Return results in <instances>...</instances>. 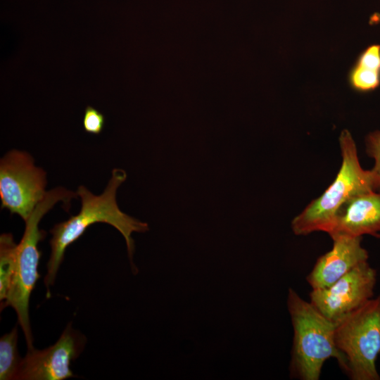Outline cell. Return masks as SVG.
I'll return each mask as SVG.
<instances>
[{"label": "cell", "mask_w": 380, "mask_h": 380, "mask_svg": "<svg viewBox=\"0 0 380 380\" xmlns=\"http://www.w3.org/2000/svg\"><path fill=\"white\" fill-rule=\"evenodd\" d=\"M126 178L127 174L124 170L113 169L106 189L100 195H95L85 186H80L76 191L77 196L81 198L80 212L68 220L55 224L50 230L52 235L49 241L51 255L44 277L48 298L50 297V286L55 281L66 248L82 236L88 227L96 223H107L122 234L127 244L132 271H137L132 261L134 242L131 235L133 232L148 231V226L146 222L125 214L118 205L117 190Z\"/></svg>", "instance_id": "1"}, {"label": "cell", "mask_w": 380, "mask_h": 380, "mask_svg": "<svg viewBox=\"0 0 380 380\" xmlns=\"http://www.w3.org/2000/svg\"><path fill=\"white\" fill-rule=\"evenodd\" d=\"M339 145L342 162L333 182L291 221L292 231L297 236L315 232L329 235L334 228L337 213L343 203L356 195L380 189V179L372 170L362 167L355 142L348 130L341 132Z\"/></svg>", "instance_id": "2"}, {"label": "cell", "mask_w": 380, "mask_h": 380, "mask_svg": "<svg viewBox=\"0 0 380 380\" xmlns=\"http://www.w3.org/2000/svg\"><path fill=\"white\" fill-rule=\"evenodd\" d=\"M286 303L293 331L291 378L318 380L324 362L330 358H335L344 372L345 360L335 342V323L291 288Z\"/></svg>", "instance_id": "3"}, {"label": "cell", "mask_w": 380, "mask_h": 380, "mask_svg": "<svg viewBox=\"0 0 380 380\" xmlns=\"http://www.w3.org/2000/svg\"><path fill=\"white\" fill-rule=\"evenodd\" d=\"M77 193L63 187L46 192L44 198L36 205L25 222V229L18 244L16 265L11 289L6 300L1 304V310L11 306L16 312L18 323L22 328L27 349L33 348V338L29 317V303L36 282L40 277L38 265L42 255L38 243L46 236V232L39 228L43 216L58 202L61 201L68 210L70 201Z\"/></svg>", "instance_id": "4"}, {"label": "cell", "mask_w": 380, "mask_h": 380, "mask_svg": "<svg viewBox=\"0 0 380 380\" xmlns=\"http://www.w3.org/2000/svg\"><path fill=\"white\" fill-rule=\"evenodd\" d=\"M335 342L352 380H380V294L335 323Z\"/></svg>", "instance_id": "5"}, {"label": "cell", "mask_w": 380, "mask_h": 380, "mask_svg": "<svg viewBox=\"0 0 380 380\" xmlns=\"http://www.w3.org/2000/svg\"><path fill=\"white\" fill-rule=\"evenodd\" d=\"M46 175L28 153L8 151L0 160L1 208L26 221L47 192Z\"/></svg>", "instance_id": "6"}, {"label": "cell", "mask_w": 380, "mask_h": 380, "mask_svg": "<svg viewBox=\"0 0 380 380\" xmlns=\"http://www.w3.org/2000/svg\"><path fill=\"white\" fill-rule=\"evenodd\" d=\"M376 282L377 272L367 261L327 287L312 289L310 302L336 323L372 298Z\"/></svg>", "instance_id": "7"}, {"label": "cell", "mask_w": 380, "mask_h": 380, "mask_svg": "<svg viewBox=\"0 0 380 380\" xmlns=\"http://www.w3.org/2000/svg\"><path fill=\"white\" fill-rule=\"evenodd\" d=\"M71 324L66 326L53 345L43 350H27L17 380H64L76 376L70 365L81 354L86 338Z\"/></svg>", "instance_id": "8"}, {"label": "cell", "mask_w": 380, "mask_h": 380, "mask_svg": "<svg viewBox=\"0 0 380 380\" xmlns=\"http://www.w3.org/2000/svg\"><path fill=\"white\" fill-rule=\"evenodd\" d=\"M332 248L321 255L307 276L312 289L327 287L357 265L367 262L369 254L362 246V236L335 234Z\"/></svg>", "instance_id": "9"}, {"label": "cell", "mask_w": 380, "mask_h": 380, "mask_svg": "<svg viewBox=\"0 0 380 380\" xmlns=\"http://www.w3.org/2000/svg\"><path fill=\"white\" fill-rule=\"evenodd\" d=\"M380 238V189L356 195L339 208L329 234Z\"/></svg>", "instance_id": "10"}, {"label": "cell", "mask_w": 380, "mask_h": 380, "mask_svg": "<svg viewBox=\"0 0 380 380\" xmlns=\"http://www.w3.org/2000/svg\"><path fill=\"white\" fill-rule=\"evenodd\" d=\"M350 86L356 91L369 92L380 86V44H373L358 56L348 74Z\"/></svg>", "instance_id": "11"}, {"label": "cell", "mask_w": 380, "mask_h": 380, "mask_svg": "<svg viewBox=\"0 0 380 380\" xmlns=\"http://www.w3.org/2000/svg\"><path fill=\"white\" fill-rule=\"evenodd\" d=\"M18 244L10 233L0 236V300L4 303L8 296L16 265Z\"/></svg>", "instance_id": "12"}, {"label": "cell", "mask_w": 380, "mask_h": 380, "mask_svg": "<svg viewBox=\"0 0 380 380\" xmlns=\"http://www.w3.org/2000/svg\"><path fill=\"white\" fill-rule=\"evenodd\" d=\"M18 327L0 338V379L17 380L23 358L18 350Z\"/></svg>", "instance_id": "13"}, {"label": "cell", "mask_w": 380, "mask_h": 380, "mask_svg": "<svg viewBox=\"0 0 380 380\" xmlns=\"http://www.w3.org/2000/svg\"><path fill=\"white\" fill-rule=\"evenodd\" d=\"M105 125V117L98 110L87 106L82 118V126L84 131L92 134H99Z\"/></svg>", "instance_id": "14"}, {"label": "cell", "mask_w": 380, "mask_h": 380, "mask_svg": "<svg viewBox=\"0 0 380 380\" xmlns=\"http://www.w3.org/2000/svg\"><path fill=\"white\" fill-rule=\"evenodd\" d=\"M365 150L367 155L374 159L372 170L380 179V131L368 134L365 138Z\"/></svg>", "instance_id": "15"}]
</instances>
